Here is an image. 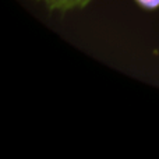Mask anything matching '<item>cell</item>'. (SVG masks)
Listing matches in <instances>:
<instances>
[{"mask_svg": "<svg viewBox=\"0 0 159 159\" xmlns=\"http://www.w3.org/2000/svg\"><path fill=\"white\" fill-rule=\"evenodd\" d=\"M46 6L52 10H74V8H82L88 6L92 0H43Z\"/></svg>", "mask_w": 159, "mask_h": 159, "instance_id": "cell-1", "label": "cell"}, {"mask_svg": "<svg viewBox=\"0 0 159 159\" xmlns=\"http://www.w3.org/2000/svg\"><path fill=\"white\" fill-rule=\"evenodd\" d=\"M144 8H157L159 7V0H135Z\"/></svg>", "mask_w": 159, "mask_h": 159, "instance_id": "cell-2", "label": "cell"}]
</instances>
